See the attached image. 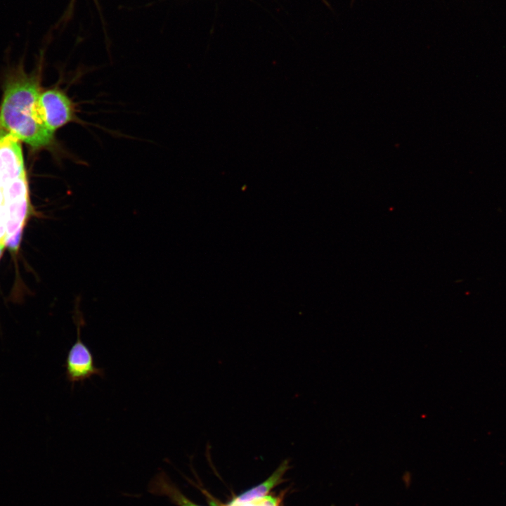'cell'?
Segmentation results:
<instances>
[{"label":"cell","instance_id":"1","mask_svg":"<svg viewBox=\"0 0 506 506\" xmlns=\"http://www.w3.org/2000/svg\"><path fill=\"white\" fill-rule=\"evenodd\" d=\"M36 79L20 77L6 86L0 108V137L11 134L33 148L51 144L54 133L44 122Z\"/></svg>","mask_w":506,"mask_h":506},{"label":"cell","instance_id":"2","mask_svg":"<svg viewBox=\"0 0 506 506\" xmlns=\"http://www.w3.org/2000/svg\"><path fill=\"white\" fill-rule=\"evenodd\" d=\"M79 304V301L75 303L74 311L77 339L68 351L64 365L66 379L71 384L72 388H74L76 383H83L91 379L93 375L101 377L105 376L104 370L96 365L90 349L82 340L81 327L84 325V320Z\"/></svg>","mask_w":506,"mask_h":506},{"label":"cell","instance_id":"3","mask_svg":"<svg viewBox=\"0 0 506 506\" xmlns=\"http://www.w3.org/2000/svg\"><path fill=\"white\" fill-rule=\"evenodd\" d=\"M39 102L45 125L52 132L74 120L73 103L64 91L51 89L41 92Z\"/></svg>","mask_w":506,"mask_h":506},{"label":"cell","instance_id":"4","mask_svg":"<svg viewBox=\"0 0 506 506\" xmlns=\"http://www.w3.org/2000/svg\"><path fill=\"white\" fill-rule=\"evenodd\" d=\"M288 468L289 461L283 460L268 479L235 497L228 506H240L245 503L259 500L268 495L271 489L280 483Z\"/></svg>","mask_w":506,"mask_h":506},{"label":"cell","instance_id":"5","mask_svg":"<svg viewBox=\"0 0 506 506\" xmlns=\"http://www.w3.org/2000/svg\"><path fill=\"white\" fill-rule=\"evenodd\" d=\"M149 491L154 495L167 497L177 506H200L188 498L164 472L157 473L153 478Z\"/></svg>","mask_w":506,"mask_h":506},{"label":"cell","instance_id":"6","mask_svg":"<svg viewBox=\"0 0 506 506\" xmlns=\"http://www.w3.org/2000/svg\"><path fill=\"white\" fill-rule=\"evenodd\" d=\"M6 211V237L24 226L30 210L29 197L4 205Z\"/></svg>","mask_w":506,"mask_h":506},{"label":"cell","instance_id":"7","mask_svg":"<svg viewBox=\"0 0 506 506\" xmlns=\"http://www.w3.org/2000/svg\"><path fill=\"white\" fill-rule=\"evenodd\" d=\"M4 205L29 197L26 174L3 186Z\"/></svg>","mask_w":506,"mask_h":506},{"label":"cell","instance_id":"8","mask_svg":"<svg viewBox=\"0 0 506 506\" xmlns=\"http://www.w3.org/2000/svg\"><path fill=\"white\" fill-rule=\"evenodd\" d=\"M24 226L20 227L13 234L6 237V246L12 252H16L20 244Z\"/></svg>","mask_w":506,"mask_h":506},{"label":"cell","instance_id":"9","mask_svg":"<svg viewBox=\"0 0 506 506\" xmlns=\"http://www.w3.org/2000/svg\"><path fill=\"white\" fill-rule=\"evenodd\" d=\"M260 506H278V500L271 495H266L259 500Z\"/></svg>","mask_w":506,"mask_h":506},{"label":"cell","instance_id":"10","mask_svg":"<svg viewBox=\"0 0 506 506\" xmlns=\"http://www.w3.org/2000/svg\"><path fill=\"white\" fill-rule=\"evenodd\" d=\"M6 246V236H4L0 238V257H1V254L3 253V251Z\"/></svg>","mask_w":506,"mask_h":506},{"label":"cell","instance_id":"11","mask_svg":"<svg viewBox=\"0 0 506 506\" xmlns=\"http://www.w3.org/2000/svg\"><path fill=\"white\" fill-rule=\"evenodd\" d=\"M4 205V194H3V186L0 184V207Z\"/></svg>","mask_w":506,"mask_h":506}]
</instances>
